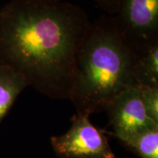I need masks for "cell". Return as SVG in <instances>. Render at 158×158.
Wrapping results in <instances>:
<instances>
[{"instance_id":"obj_1","label":"cell","mask_w":158,"mask_h":158,"mask_svg":"<svg viewBox=\"0 0 158 158\" xmlns=\"http://www.w3.org/2000/svg\"><path fill=\"white\" fill-rule=\"evenodd\" d=\"M91 24L62 0H10L0 9V67L52 99H70L78 51Z\"/></svg>"},{"instance_id":"obj_2","label":"cell","mask_w":158,"mask_h":158,"mask_svg":"<svg viewBox=\"0 0 158 158\" xmlns=\"http://www.w3.org/2000/svg\"><path fill=\"white\" fill-rule=\"evenodd\" d=\"M135 53L118 29L114 15L91 22L78 51L70 100L77 114L106 111L135 78Z\"/></svg>"},{"instance_id":"obj_3","label":"cell","mask_w":158,"mask_h":158,"mask_svg":"<svg viewBox=\"0 0 158 158\" xmlns=\"http://www.w3.org/2000/svg\"><path fill=\"white\" fill-rule=\"evenodd\" d=\"M51 143L60 158H116L106 134L88 116L75 114L68 131L51 137Z\"/></svg>"},{"instance_id":"obj_4","label":"cell","mask_w":158,"mask_h":158,"mask_svg":"<svg viewBox=\"0 0 158 158\" xmlns=\"http://www.w3.org/2000/svg\"><path fill=\"white\" fill-rule=\"evenodd\" d=\"M114 17L135 54L158 41V0H119Z\"/></svg>"},{"instance_id":"obj_5","label":"cell","mask_w":158,"mask_h":158,"mask_svg":"<svg viewBox=\"0 0 158 158\" xmlns=\"http://www.w3.org/2000/svg\"><path fill=\"white\" fill-rule=\"evenodd\" d=\"M106 111L114 135L122 142L143 130L158 126L146 113L140 86H134L122 92Z\"/></svg>"},{"instance_id":"obj_6","label":"cell","mask_w":158,"mask_h":158,"mask_svg":"<svg viewBox=\"0 0 158 158\" xmlns=\"http://www.w3.org/2000/svg\"><path fill=\"white\" fill-rule=\"evenodd\" d=\"M134 73L138 86H158V41L136 53Z\"/></svg>"},{"instance_id":"obj_7","label":"cell","mask_w":158,"mask_h":158,"mask_svg":"<svg viewBox=\"0 0 158 158\" xmlns=\"http://www.w3.org/2000/svg\"><path fill=\"white\" fill-rule=\"evenodd\" d=\"M27 86L23 76L8 68L0 67V123Z\"/></svg>"},{"instance_id":"obj_8","label":"cell","mask_w":158,"mask_h":158,"mask_svg":"<svg viewBox=\"0 0 158 158\" xmlns=\"http://www.w3.org/2000/svg\"><path fill=\"white\" fill-rule=\"evenodd\" d=\"M122 143L141 158H158V126L143 130Z\"/></svg>"},{"instance_id":"obj_9","label":"cell","mask_w":158,"mask_h":158,"mask_svg":"<svg viewBox=\"0 0 158 158\" xmlns=\"http://www.w3.org/2000/svg\"><path fill=\"white\" fill-rule=\"evenodd\" d=\"M141 100L148 117L158 124V86H140Z\"/></svg>"},{"instance_id":"obj_10","label":"cell","mask_w":158,"mask_h":158,"mask_svg":"<svg viewBox=\"0 0 158 158\" xmlns=\"http://www.w3.org/2000/svg\"><path fill=\"white\" fill-rule=\"evenodd\" d=\"M98 7L109 15H115L118 11L119 0H93Z\"/></svg>"}]
</instances>
